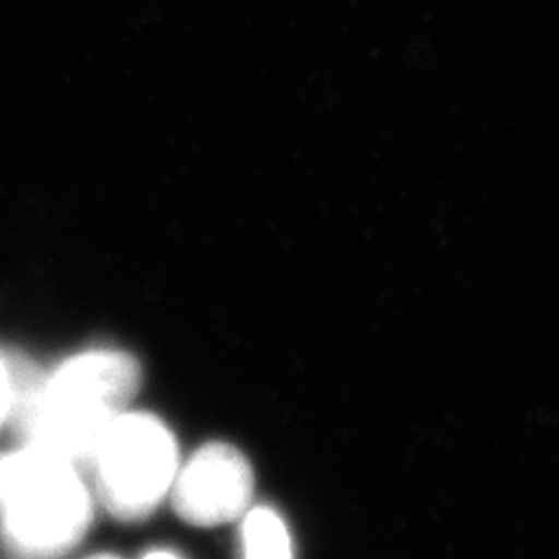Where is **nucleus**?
<instances>
[{"label":"nucleus","instance_id":"f257e3e1","mask_svg":"<svg viewBox=\"0 0 559 559\" xmlns=\"http://www.w3.org/2000/svg\"><path fill=\"white\" fill-rule=\"evenodd\" d=\"M12 408L28 445L73 462H90L105 429L124 413L140 384L131 355L96 347L38 376L22 359L10 361Z\"/></svg>","mask_w":559,"mask_h":559},{"label":"nucleus","instance_id":"423d86ee","mask_svg":"<svg viewBox=\"0 0 559 559\" xmlns=\"http://www.w3.org/2000/svg\"><path fill=\"white\" fill-rule=\"evenodd\" d=\"M12 408V373H10V361L0 357V423L10 415Z\"/></svg>","mask_w":559,"mask_h":559},{"label":"nucleus","instance_id":"7ed1b4c3","mask_svg":"<svg viewBox=\"0 0 559 559\" xmlns=\"http://www.w3.org/2000/svg\"><path fill=\"white\" fill-rule=\"evenodd\" d=\"M98 497L115 518L143 520L178 476V443L159 417L119 413L92 454Z\"/></svg>","mask_w":559,"mask_h":559},{"label":"nucleus","instance_id":"0eeeda50","mask_svg":"<svg viewBox=\"0 0 559 559\" xmlns=\"http://www.w3.org/2000/svg\"><path fill=\"white\" fill-rule=\"evenodd\" d=\"M143 559H182V557H178V555L170 552V550H152Z\"/></svg>","mask_w":559,"mask_h":559},{"label":"nucleus","instance_id":"20e7f679","mask_svg":"<svg viewBox=\"0 0 559 559\" xmlns=\"http://www.w3.org/2000/svg\"><path fill=\"white\" fill-rule=\"evenodd\" d=\"M254 489L252 466L229 443H207L178 468L170 487L173 509L197 527H217L248 511Z\"/></svg>","mask_w":559,"mask_h":559},{"label":"nucleus","instance_id":"39448f33","mask_svg":"<svg viewBox=\"0 0 559 559\" xmlns=\"http://www.w3.org/2000/svg\"><path fill=\"white\" fill-rule=\"evenodd\" d=\"M240 536L242 559H294V546L285 520L266 506H259L245 515Z\"/></svg>","mask_w":559,"mask_h":559},{"label":"nucleus","instance_id":"6e6552de","mask_svg":"<svg viewBox=\"0 0 559 559\" xmlns=\"http://www.w3.org/2000/svg\"><path fill=\"white\" fill-rule=\"evenodd\" d=\"M90 559H121V557H117V555H94Z\"/></svg>","mask_w":559,"mask_h":559},{"label":"nucleus","instance_id":"f03ea898","mask_svg":"<svg viewBox=\"0 0 559 559\" xmlns=\"http://www.w3.org/2000/svg\"><path fill=\"white\" fill-rule=\"evenodd\" d=\"M92 522V495L75 462L38 445L0 457V534L24 559L73 550Z\"/></svg>","mask_w":559,"mask_h":559}]
</instances>
